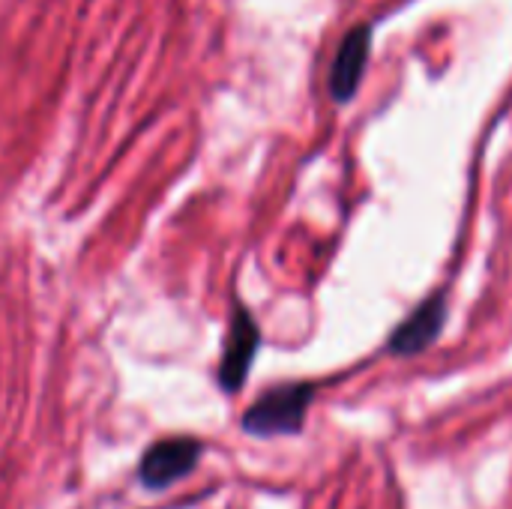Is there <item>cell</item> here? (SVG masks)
<instances>
[{"label": "cell", "instance_id": "5", "mask_svg": "<svg viewBox=\"0 0 512 509\" xmlns=\"http://www.w3.org/2000/svg\"><path fill=\"white\" fill-rule=\"evenodd\" d=\"M447 321V294H432L429 300H423L390 336V351L399 357H414L420 351H426L438 336L441 327Z\"/></svg>", "mask_w": 512, "mask_h": 509}, {"label": "cell", "instance_id": "4", "mask_svg": "<svg viewBox=\"0 0 512 509\" xmlns=\"http://www.w3.org/2000/svg\"><path fill=\"white\" fill-rule=\"evenodd\" d=\"M369 51H372V27L357 24L339 45L333 69H330V96L345 105L354 99V93L363 84L366 66H369Z\"/></svg>", "mask_w": 512, "mask_h": 509}, {"label": "cell", "instance_id": "1", "mask_svg": "<svg viewBox=\"0 0 512 509\" xmlns=\"http://www.w3.org/2000/svg\"><path fill=\"white\" fill-rule=\"evenodd\" d=\"M315 387L312 384H279L258 396V402L249 405L240 426L246 435L255 438H282L303 432L309 405H312Z\"/></svg>", "mask_w": 512, "mask_h": 509}, {"label": "cell", "instance_id": "2", "mask_svg": "<svg viewBox=\"0 0 512 509\" xmlns=\"http://www.w3.org/2000/svg\"><path fill=\"white\" fill-rule=\"evenodd\" d=\"M204 444L189 435H174L156 441L138 462V477L147 492H165L186 480L201 462Z\"/></svg>", "mask_w": 512, "mask_h": 509}, {"label": "cell", "instance_id": "3", "mask_svg": "<svg viewBox=\"0 0 512 509\" xmlns=\"http://www.w3.org/2000/svg\"><path fill=\"white\" fill-rule=\"evenodd\" d=\"M258 348H261L258 321L252 318V312L243 303H234L231 327H228L225 348H222V363H219V372H216V381H219V387L225 393L243 390V384H246V378L252 372V363L258 357Z\"/></svg>", "mask_w": 512, "mask_h": 509}]
</instances>
